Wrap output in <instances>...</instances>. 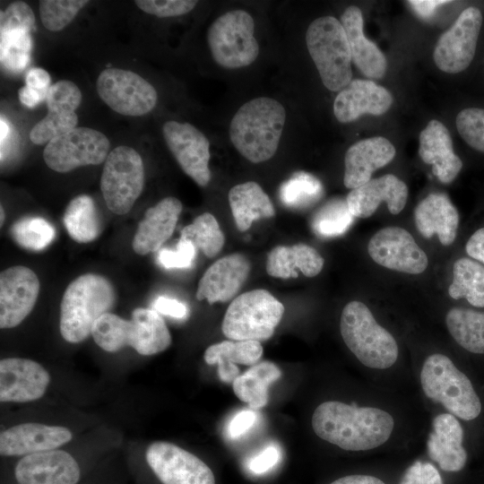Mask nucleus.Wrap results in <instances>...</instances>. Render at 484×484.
I'll use <instances>...</instances> for the list:
<instances>
[{
  "label": "nucleus",
  "mask_w": 484,
  "mask_h": 484,
  "mask_svg": "<svg viewBox=\"0 0 484 484\" xmlns=\"http://www.w3.org/2000/svg\"><path fill=\"white\" fill-rule=\"evenodd\" d=\"M463 429L457 418L449 412L436 415L427 440L428 454L445 471H461L467 453L462 445Z\"/></svg>",
  "instance_id": "nucleus-25"
},
{
  "label": "nucleus",
  "mask_w": 484,
  "mask_h": 484,
  "mask_svg": "<svg viewBox=\"0 0 484 484\" xmlns=\"http://www.w3.org/2000/svg\"><path fill=\"white\" fill-rule=\"evenodd\" d=\"M407 198L406 184L396 176L387 174L352 189L346 201L354 217L365 219L373 215L382 202L386 203L392 214H398L405 207Z\"/></svg>",
  "instance_id": "nucleus-22"
},
{
  "label": "nucleus",
  "mask_w": 484,
  "mask_h": 484,
  "mask_svg": "<svg viewBox=\"0 0 484 484\" xmlns=\"http://www.w3.org/2000/svg\"><path fill=\"white\" fill-rule=\"evenodd\" d=\"M482 24L480 9H464L452 27L438 39L434 49L436 66L447 73H458L471 63Z\"/></svg>",
  "instance_id": "nucleus-13"
},
{
  "label": "nucleus",
  "mask_w": 484,
  "mask_h": 484,
  "mask_svg": "<svg viewBox=\"0 0 484 484\" xmlns=\"http://www.w3.org/2000/svg\"><path fill=\"white\" fill-rule=\"evenodd\" d=\"M88 3L86 0H41L39 4L41 22L47 30L59 31Z\"/></svg>",
  "instance_id": "nucleus-43"
},
{
  "label": "nucleus",
  "mask_w": 484,
  "mask_h": 484,
  "mask_svg": "<svg viewBox=\"0 0 484 484\" xmlns=\"http://www.w3.org/2000/svg\"><path fill=\"white\" fill-rule=\"evenodd\" d=\"M324 260L315 248L304 243L277 246L269 253L266 272L280 279L297 278L298 271L315 277L322 271Z\"/></svg>",
  "instance_id": "nucleus-31"
},
{
  "label": "nucleus",
  "mask_w": 484,
  "mask_h": 484,
  "mask_svg": "<svg viewBox=\"0 0 484 484\" xmlns=\"http://www.w3.org/2000/svg\"><path fill=\"white\" fill-rule=\"evenodd\" d=\"M257 415L254 411L244 410L238 412L227 427L229 437L236 439L246 434L255 423Z\"/></svg>",
  "instance_id": "nucleus-50"
},
{
  "label": "nucleus",
  "mask_w": 484,
  "mask_h": 484,
  "mask_svg": "<svg viewBox=\"0 0 484 484\" xmlns=\"http://www.w3.org/2000/svg\"><path fill=\"white\" fill-rule=\"evenodd\" d=\"M116 302V291L108 278L85 273L66 287L60 304L59 328L68 342L78 343L88 338L95 322L108 313Z\"/></svg>",
  "instance_id": "nucleus-4"
},
{
  "label": "nucleus",
  "mask_w": 484,
  "mask_h": 484,
  "mask_svg": "<svg viewBox=\"0 0 484 484\" xmlns=\"http://www.w3.org/2000/svg\"><path fill=\"white\" fill-rule=\"evenodd\" d=\"M264 352L257 341H223L209 346L204 352V360L209 365L218 366V376L224 383H233L239 376L236 364L254 366Z\"/></svg>",
  "instance_id": "nucleus-32"
},
{
  "label": "nucleus",
  "mask_w": 484,
  "mask_h": 484,
  "mask_svg": "<svg viewBox=\"0 0 484 484\" xmlns=\"http://www.w3.org/2000/svg\"><path fill=\"white\" fill-rule=\"evenodd\" d=\"M145 174L140 154L132 147L117 146L108 155L101 174L100 189L113 213L123 215L143 192Z\"/></svg>",
  "instance_id": "nucleus-10"
},
{
  "label": "nucleus",
  "mask_w": 484,
  "mask_h": 484,
  "mask_svg": "<svg viewBox=\"0 0 484 484\" xmlns=\"http://www.w3.org/2000/svg\"><path fill=\"white\" fill-rule=\"evenodd\" d=\"M281 376L280 368L271 361L257 363L239 375L232 383L234 393L252 409H260L268 402V388Z\"/></svg>",
  "instance_id": "nucleus-34"
},
{
  "label": "nucleus",
  "mask_w": 484,
  "mask_h": 484,
  "mask_svg": "<svg viewBox=\"0 0 484 484\" xmlns=\"http://www.w3.org/2000/svg\"><path fill=\"white\" fill-rule=\"evenodd\" d=\"M346 199L333 198L321 206L312 216L311 229L321 238L343 235L354 221Z\"/></svg>",
  "instance_id": "nucleus-38"
},
{
  "label": "nucleus",
  "mask_w": 484,
  "mask_h": 484,
  "mask_svg": "<svg viewBox=\"0 0 484 484\" xmlns=\"http://www.w3.org/2000/svg\"><path fill=\"white\" fill-rule=\"evenodd\" d=\"M182 209V203L173 196L165 197L150 207L134 236V251L144 255L159 250L173 234Z\"/></svg>",
  "instance_id": "nucleus-26"
},
{
  "label": "nucleus",
  "mask_w": 484,
  "mask_h": 484,
  "mask_svg": "<svg viewBox=\"0 0 484 484\" xmlns=\"http://www.w3.org/2000/svg\"><path fill=\"white\" fill-rule=\"evenodd\" d=\"M453 339L464 350L484 354V312L454 307L445 315Z\"/></svg>",
  "instance_id": "nucleus-35"
},
{
  "label": "nucleus",
  "mask_w": 484,
  "mask_h": 484,
  "mask_svg": "<svg viewBox=\"0 0 484 484\" xmlns=\"http://www.w3.org/2000/svg\"><path fill=\"white\" fill-rule=\"evenodd\" d=\"M330 484H385L382 480L366 474H353L340 478Z\"/></svg>",
  "instance_id": "nucleus-56"
},
{
  "label": "nucleus",
  "mask_w": 484,
  "mask_h": 484,
  "mask_svg": "<svg viewBox=\"0 0 484 484\" xmlns=\"http://www.w3.org/2000/svg\"><path fill=\"white\" fill-rule=\"evenodd\" d=\"M153 309L160 314L174 318H184L187 315V308L182 302L166 297H159L153 302Z\"/></svg>",
  "instance_id": "nucleus-51"
},
{
  "label": "nucleus",
  "mask_w": 484,
  "mask_h": 484,
  "mask_svg": "<svg viewBox=\"0 0 484 484\" xmlns=\"http://www.w3.org/2000/svg\"><path fill=\"white\" fill-rule=\"evenodd\" d=\"M284 314V306L266 290H253L235 298L224 315L221 330L233 341L270 339Z\"/></svg>",
  "instance_id": "nucleus-8"
},
{
  "label": "nucleus",
  "mask_w": 484,
  "mask_h": 484,
  "mask_svg": "<svg viewBox=\"0 0 484 484\" xmlns=\"http://www.w3.org/2000/svg\"><path fill=\"white\" fill-rule=\"evenodd\" d=\"M312 428L321 439L346 451L373 450L386 443L394 429L388 411L371 406H357L327 401L316 407Z\"/></svg>",
  "instance_id": "nucleus-1"
},
{
  "label": "nucleus",
  "mask_w": 484,
  "mask_h": 484,
  "mask_svg": "<svg viewBox=\"0 0 484 484\" xmlns=\"http://www.w3.org/2000/svg\"><path fill=\"white\" fill-rule=\"evenodd\" d=\"M465 250L471 257L484 264V228L479 229L470 237Z\"/></svg>",
  "instance_id": "nucleus-53"
},
{
  "label": "nucleus",
  "mask_w": 484,
  "mask_h": 484,
  "mask_svg": "<svg viewBox=\"0 0 484 484\" xmlns=\"http://www.w3.org/2000/svg\"><path fill=\"white\" fill-rule=\"evenodd\" d=\"M280 458V449L275 445H269L250 459L247 467L255 474H263L273 468Z\"/></svg>",
  "instance_id": "nucleus-49"
},
{
  "label": "nucleus",
  "mask_w": 484,
  "mask_h": 484,
  "mask_svg": "<svg viewBox=\"0 0 484 484\" xmlns=\"http://www.w3.org/2000/svg\"><path fill=\"white\" fill-rule=\"evenodd\" d=\"M394 156V146L385 137L357 142L345 153L344 186L352 190L366 184L376 169L387 165Z\"/></svg>",
  "instance_id": "nucleus-27"
},
{
  "label": "nucleus",
  "mask_w": 484,
  "mask_h": 484,
  "mask_svg": "<svg viewBox=\"0 0 484 484\" xmlns=\"http://www.w3.org/2000/svg\"><path fill=\"white\" fill-rule=\"evenodd\" d=\"M96 87L100 99L124 116H143L155 108L158 100L155 88L130 70L104 69L97 79Z\"/></svg>",
  "instance_id": "nucleus-12"
},
{
  "label": "nucleus",
  "mask_w": 484,
  "mask_h": 484,
  "mask_svg": "<svg viewBox=\"0 0 484 484\" xmlns=\"http://www.w3.org/2000/svg\"><path fill=\"white\" fill-rule=\"evenodd\" d=\"M80 473L70 454L55 449L25 455L15 467L19 484H76Z\"/></svg>",
  "instance_id": "nucleus-20"
},
{
  "label": "nucleus",
  "mask_w": 484,
  "mask_h": 484,
  "mask_svg": "<svg viewBox=\"0 0 484 484\" xmlns=\"http://www.w3.org/2000/svg\"><path fill=\"white\" fill-rule=\"evenodd\" d=\"M419 380L425 395L456 418L472 420L480 415L481 402L471 380L447 356L434 353L427 357Z\"/></svg>",
  "instance_id": "nucleus-6"
},
{
  "label": "nucleus",
  "mask_w": 484,
  "mask_h": 484,
  "mask_svg": "<svg viewBox=\"0 0 484 484\" xmlns=\"http://www.w3.org/2000/svg\"><path fill=\"white\" fill-rule=\"evenodd\" d=\"M25 81L27 86L41 91L48 92L50 88V75L42 68H31L27 73Z\"/></svg>",
  "instance_id": "nucleus-52"
},
{
  "label": "nucleus",
  "mask_w": 484,
  "mask_h": 484,
  "mask_svg": "<svg viewBox=\"0 0 484 484\" xmlns=\"http://www.w3.org/2000/svg\"><path fill=\"white\" fill-rule=\"evenodd\" d=\"M306 43L324 87L341 91L350 82L351 54L339 20L323 16L314 20L306 32Z\"/></svg>",
  "instance_id": "nucleus-7"
},
{
  "label": "nucleus",
  "mask_w": 484,
  "mask_h": 484,
  "mask_svg": "<svg viewBox=\"0 0 484 484\" xmlns=\"http://www.w3.org/2000/svg\"><path fill=\"white\" fill-rule=\"evenodd\" d=\"M162 134L182 170L198 186H206L212 177L207 137L194 125L174 120L163 124Z\"/></svg>",
  "instance_id": "nucleus-14"
},
{
  "label": "nucleus",
  "mask_w": 484,
  "mask_h": 484,
  "mask_svg": "<svg viewBox=\"0 0 484 484\" xmlns=\"http://www.w3.org/2000/svg\"><path fill=\"white\" fill-rule=\"evenodd\" d=\"M414 220L426 238L437 235L442 245L450 246L456 238L459 214L445 194L433 193L419 202L414 210Z\"/></svg>",
  "instance_id": "nucleus-29"
},
{
  "label": "nucleus",
  "mask_w": 484,
  "mask_h": 484,
  "mask_svg": "<svg viewBox=\"0 0 484 484\" xmlns=\"http://www.w3.org/2000/svg\"><path fill=\"white\" fill-rule=\"evenodd\" d=\"M448 293L454 299L465 298L471 306L484 307V266L465 257L455 261Z\"/></svg>",
  "instance_id": "nucleus-37"
},
{
  "label": "nucleus",
  "mask_w": 484,
  "mask_h": 484,
  "mask_svg": "<svg viewBox=\"0 0 484 484\" xmlns=\"http://www.w3.org/2000/svg\"><path fill=\"white\" fill-rule=\"evenodd\" d=\"M400 484H444L437 469L430 462L416 461L404 472Z\"/></svg>",
  "instance_id": "nucleus-48"
},
{
  "label": "nucleus",
  "mask_w": 484,
  "mask_h": 484,
  "mask_svg": "<svg viewBox=\"0 0 484 484\" xmlns=\"http://www.w3.org/2000/svg\"><path fill=\"white\" fill-rule=\"evenodd\" d=\"M135 4L144 13L160 18L174 17L192 11L197 1L192 0H136Z\"/></svg>",
  "instance_id": "nucleus-46"
},
{
  "label": "nucleus",
  "mask_w": 484,
  "mask_h": 484,
  "mask_svg": "<svg viewBox=\"0 0 484 484\" xmlns=\"http://www.w3.org/2000/svg\"><path fill=\"white\" fill-rule=\"evenodd\" d=\"M39 280L29 267L15 265L0 274V327L13 328L32 311L39 294Z\"/></svg>",
  "instance_id": "nucleus-17"
},
{
  "label": "nucleus",
  "mask_w": 484,
  "mask_h": 484,
  "mask_svg": "<svg viewBox=\"0 0 484 484\" xmlns=\"http://www.w3.org/2000/svg\"><path fill=\"white\" fill-rule=\"evenodd\" d=\"M46 101L47 116L30 133V141L38 145L48 143L76 127L75 110L82 102V92L74 82L62 80L50 86Z\"/></svg>",
  "instance_id": "nucleus-18"
},
{
  "label": "nucleus",
  "mask_w": 484,
  "mask_h": 484,
  "mask_svg": "<svg viewBox=\"0 0 484 484\" xmlns=\"http://www.w3.org/2000/svg\"><path fill=\"white\" fill-rule=\"evenodd\" d=\"M393 100L392 94L373 81L354 80L337 94L333 114L339 122L350 123L364 114H385Z\"/></svg>",
  "instance_id": "nucleus-23"
},
{
  "label": "nucleus",
  "mask_w": 484,
  "mask_h": 484,
  "mask_svg": "<svg viewBox=\"0 0 484 484\" xmlns=\"http://www.w3.org/2000/svg\"><path fill=\"white\" fill-rule=\"evenodd\" d=\"M72 437L71 431L65 427L22 423L1 432L0 454L5 456L28 455L54 450Z\"/></svg>",
  "instance_id": "nucleus-24"
},
{
  "label": "nucleus",
  "mask_w": 484,
  "mask_h": 484,
  "mask_svg": "<svg viewBox=\"0 0 484 484\" xmlns=\"http://www.w3.org/2000/svg\"><path fill=\"white\" fill-rule=\"evenodd\" d=\"M63 223L69 236L79 243L93 241L101 230L95 203L86 194L78 195L69 202L63 216Z\"/></svg>",
  "instance_id": "nucleus-36"
},
{
  "label": "nucleus",
  "mask_w": 484,
  "mask_h": 484,
  "mask_svg": "<svg viewBox=\"0 0 484 484\" xmlns=\"http://www.w3.org/2000/svg\"><path fill=\"white\" fill-rule=\"evenodd\" d=\"M35 24V15L29 4L22 1L11 3L0 13V31L25 30L30 31Z\"/></svg>",
  "instance_id": "nucleus-45"
},
{
  "label": "nucleus",
  "mask_w": 484,
  "mask_h": 484,
  "mask_svg": "<svg viewBox=\"0 0 484 484\" xmlns=\"http://www.w3.org/2000/svg\"><path fill=\"white\" fill-rule=\"evenodd\" d=\"M350 46L351 60L367 77L380 79L386 71L387 62L377 46L363 33V16L360 9L349 6L340 20Z\"/></svg>",
  "instance_id": "nucleus-30"
},
{
  "label": "nucleus",
  "mask_w": 484,
  "mask_h": 484,
  "mask_svg": "<svg viewBox=\"0 0 484 484\" xmlns=\"http://www.w3.org/2000/svg\"><path fill=\"white\" fill-rule=\"evenodd\" d=\"M207 41L213 60L227 69L250 65L259 55L255 22L245 10H231L218 17L208 29Z\"/></svg>",
  "instance_id": "nucleus-9"
},
{
  "label": "nucleus",
  "mask_w": 484,
  "mask_h": 484,
  "mask_svg": "<svg viewBox=\"0 0 484 484\" xmlns=\"http://www.w3.org/2000/svg\"><path fill=\"white\" fill-rule=\"evenodd\" d=\"M450 3L444 0H412L408 1V4L412 7L414 12L421 18L428 19L431 17L436 8L440 5Z\"/></svg>",
  "instance_id": "nucleus-54"
},
{
  "label": "nucleus",
  "mask_w": 484,
  "mask_h": 484,
  "mask_svg": "<svg viewBox=\"0 0 484 484\" xmlns=\"http://www.w3.org/2000/svg\"><path fill=\"white\" fill-rule=\"evenodd\" d=\"M419 154L432 165V172L444 184H449L462 168V161L454 152L448 129L438 120L432 119L419 134Z\"/></svg>",
  "instance_id": "nucleus-28"
},
{
  "label": "nucleus",
  "mask_w": 484,
  "mask_h": 484,
  "mask_svg": "<svg viewBox=\"0 0 484 484\" xmlns=\"http://www.w3.org/2000/svg\"><path fill=\"white\" fill-rule=\"evenodd\" d=\"M0 214H1L0 221H1V226H2V225H3V222H4V209H3V206H1V212H0Z\"/></svg>",
  "instance_id": "nucleus-58"
},
{
  "label": "nucleus",
  "mask_w": 484,
  "mask_h": 484,
  "mask_svg": "<svg viewBox=\"0 0 484 484\" xmlns=\"http://www.w3.org/2000/svg\"><path fill=\"white\" fill-rule=\"evenodd\" d=\"M228 199L239 231L247 230L255 220L275 215L270 197L256 182L248 181L234 186L229 191Z\"/></svg>",
  "instance_id": "nucleus-33"
},
{
  "label": "nucleus",
  "mask_w": 484,
  "mask_h": 484,
  "mask_svg": "<svg viewBox=\"0 0 484 484\" xmlns=\"http://www.w3.org/2000/svg\"><path fill=\"white\" fill-rule=\"evenodd\" d=\"M279 195L285 206L293 209H305L322 198L324 186L315 176L298 171L282 183Z\"/></svg>",
  "instance_id": "nucleus-39"
},
{
  "label": "nucleus",
  "mask_w": 484,
  "mask_h": 484,
  "mask_svg": "<svg viewBox=\"0 0 484 484\" xmlns=\"http://www.w3.org/2000/svg\"><path fill=\"white\" fill-rule=\"evenodd\" d=\"M91 335L96 344L108 352L126 346L144 356L154 355L171 344L170 333L162 317L154 309L137 307L130 320L106 313L94 324Z\"/></svg>",
  "instance_id": "nucleus-3"
},
{
  "label": "nucleus",
  "mask_w": 484,
  "mask_h": 484,
  "mask_svg": "<svg viewBox=\"0 0 484 484\" xmlns=\"http://www.w3.org/2000/svg\"><path fill=\"white\" fill-rule=\"evenodd\" d=\"M10 232L20 246L33 251L46 248L56 237L55 228L40 217L20 219L13 224Z\"/></svg>",
  "instance_id": "nucleus-41"
},
{
  "label": "nucleus",
  "mask_w": 484,
  "mask_h": 484,
  "mask_svg": "<svg viewBox=\"0 0 484 484\" xmlns=\"http://www.w3.org/2000/svg\"><path fill=\"white\" fill-rule=\"evenodd\" d=\"M10 128L6 122L4 120L3 117L0 120V139H1V146L4 144V142L6 140V137L9 134Z\"/></svg>",
  "instance_id": "nucleus-57"
},
{
  "label": "nucleus",
  "mask_w": 484,
  "mask_h": 484,
  "mask_svg": "<svg viewBox=\"0 0 484 484\" xmlns=\"http://www.w3.org/2000/svg\"><path fill=\"white\" fill-rule=\"evenodd\" d=\"M251 269L249 260L242 254H231L214 262L199 281L198 300L209 304L232 299L246 281Z\"/></svg>",
  "instance_id": "nucleus-21"
},
{
  "label": "nucleus",
  "mask_w": 484,
  "mask_h": 484,
  "mask_svg": "<svg viewBox=\"0 0 484 484\" xmlns=\"http://www.w3.org/2000/svg\"><path fill=\"white\" fill-rule=\"evenodd\" d=\"M196 254V247L188 239L179 238L175 250L161 249L158 261L166 269H183L191 267Z\"/></svg>",
  "instance_id": "nucleus-47"
},
{
  "label": "nucleus",
  "mask_w": 484,
  "mask_h": 484,
  "mask_svg": "<svg viewBox=\"0 0 484 484\" xmlns=\"http://www.w3.org/2000/svg\"><path fill=\"white\" fill-rule=\"evenodd\" d=\"M49 381L48 372L36 361L22 358L0 361L1 402H26L39 399Z\"/></svg>",
  "instance_id": "nucleus-19"
},
{
  "label": "nucleus",
  "mask_w": 484,
  "mask_h": 484,
  "mask_svg": "<svg viewBox=\"0 0 484 484\" xmlns=\"http://www.w3.org/2000/svg\"><path fill=\"white\" fill-rule=\"evenodd\" d=\"M181 238L190 240L209 258L216 256L225 243L224 234L216 218L203 212L181 230Z\"/></svg>",
  "instance_id": "nucleus-40"
},
{
  "label": "nucleus",
  "mask_w": 484,
  "mask_h": 484,
  "mask_svg": "<svg viewBox=\"0 0 484 484\" xmlns=\"http://www.w3.org/2000/svg\"><path fill=\"white\" fill-rule=\"evenodd\" d=\"M109 146V140L103 133L75 127L48 143L43 158L52 170L66 173L79 167L105 162Z\"/></svg>",
  "instance_id": "nucleus-11"
},
{
  "label": "nucleus",
  "mask_w": 484,
  "mask_h": 484,
  "mask_svg": "<svg viewBox=\"0 0 484 484\" xmlns=\"http://www.w3.org/2000/svg\"><path fill=\"white\" fill-rule=\"evenodd\" d=\"M367 252L377 264L404 273L419 274L428 265L426 253L401 227L379 229L370 238Z\"/></svg>",
  "instance_id": "nucleus-16"
},
{
  "label": "nucleus",
  "mask_w": 484,
  "mask_h": 484,
  "mask_svg": "<svg viewBox=\"0 0 484 484\" xmlns=\"http://www.w3.org/2000/svg\"><path fill=\"white\" fill-rule=\"evenodd\" d=\"M286 121V111L270 97L255 98L243 104L229 125L236 150L253 163L266 161L277 151Z\"/></svg>",
  "instance_id": "nucleus-2"
},
{
  "label": "nucleus",
  "mask_w": 484,
  "mask_h": 484,
  "mask_svg": "<svg viewBox=\"0 0 484 484\" xmlns=\"http://www.w3.org/2000/svg\"><path fill=\"white\" fill-rule=\"evenodd\" d=\"M30 31H0V59L7 70L17 73L28 65L31 51Z\"/></svg>",
  "instance_id": "nucleus-42"
},
{
  "label": "nucleus",
  "mask_w": 484,
  "mask_h": 484,
  "mask_svg": "<svg viewBox=\"0 0 484 484\" xmlns=\"http://www.w3.org/2000/svg\"><path fill=\"white\" fill-rule=\"evenodd\" d=\"M340 332L349 350L369 368L387 369L398 359L399 347L394 337L360 301H350L343 307Z\"/></svg>",
  "instance_id": "nucleus-5"
},
{
  "label": "nucleus",
  "mask_w": 484,
  "mask_h": 484,
  "mask_svg": "<svg viewBox=\"0 0 484 484\" xmlns=\"http://www.w3.org/2000/svg\"><path fill=\"white\" fill-rule=\"evenodd\" d=\"M47 94L48 92L46 91H41L27 85L22 87L18 91L20 101L29 108L37 106L47 98Z\"/></svg>",
  "instance_id": "nucleus-55"
},
{
  "label": "nucleus",
  "mask_w": 484,
  "mask_h": 484,
  "mask_svg": "<svg viewBox=\"0 0 484 484\" xmlns=\"http://www.w3.org/2000/svg\"><path fill=\"white\" fill-rule=\"evenodd\" d=\"M146 461L163 484H215L206 463L172 443H152L146 451Z\"/></svg>",
  "instance_id": "nucleus-15"
},
{
  "label": "nucleus",
  "mask_w": 484,
  "mask_h": 484,
  "mask_svg": "<svg viewBox=\"0 0 484 484\" xmlns=\"http://www.w3.org/2000/svg\"><path fill=\"white\" fill-rule=\"evenodd\" d=\"M455 122L461 137L473 149L484 152V109H462Z\"/></svg>",
  "instance_id": "nucleus-44"
}]
</instances>
